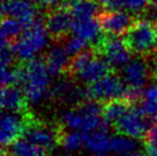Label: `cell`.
I'll return each instance as SVG.
<instances>
[{
    "instance_id": "obj_14",
    "label": "cell",
    "mask_w": 157,
    "mask_h": 156,
    "mask_svg": "<svg viewBox=\"0 0 157 156\" xmlns=\"http://www.w3.org/2000/svg\"><path fill=\"white\" fill-rule=\"evenodd\" d=\"M150 72L151 70L147 61L142 57H138L133 59L128 64L123 68V79L128 87L141 91V88L148 80Z\"/></svg>"
},
{
    "instance_id": "obj_31",
    "label": "cell",
    "mask_w": 157,
    "mask_h": 156,
    "mask_svg": "<svg viewBox=\"0 0 157 156\" xmlns=\"http://www.w3.org/2000/svg\"><path fill=\"white\" fill-rule=\"evenodd\" d=\"M33 4L39 5L41 7H46V8H51V7H54L59 5L60 2H63L64 0H31Z\"/></svg>"
},
{
    "instance_id": "obj_38",
    "label": "cell",
    "mask_w": 157,
    "mask_h": 156,
    "mask_svg": "<svg viewBox=\"0 0 157 156\" xmlns=\"http://www.w3.org/2000/svg\"><path fill=\"white\" fill-rule=\"evenodd\" d=\"M156 25H157V24H156Z\"/></svg>"
},
{
    "instance_id": "obj_32",
    "label": "cell",
    "mask_w": 157,
    "mask_h": 156,
    "mask_svg": "<svg viewBox=\"0 0 157 156\" xmlns=\"http://www.w3.org/2000/svg\"><path fill=\"white\" fill-rule=\"evenodd\" d=\"M150 70H151V74L153 76L157 79V54H154L153 53V59L150 61Z\"/></svg>"
},
{
    "instance_id": "obj_3",
    "label": "cell",
    "mask_w": 157,
    "mask_h": 156,
    "mask_svg": "<svg viewBox=\"0 0 157 156\" xmlns=\"http://www.w3.org/2000/svg\"><path fill=\"white\" fill-rule=\"evenodd\" d=\"M111 67L103 57H99L96 51H84L71 60L69 74L88 86L110 75Z\"/></svg>"
},
{
    "instance_id": "obj_1",
    "label": "cell",
    "mask_w": 157,
    "mask_h": 156,
    "mask_svg": "<svg viewBox=\"0 0 157 156\" xmlns=\"http://www.w3.org/2000/svg\"><path fill=\"white\" fill-rule=\"evenodd\" d=\"M60 122L67 130L88 133L95 130H109L103 118V107L94 100H85L72 109L62 111Z\"/></svg>"
},
{
    "instance_id": "obj_34",
    "label": "cell",
    "mask_w": 157,
    "mask_h": 156,
    "mask_svg": "<svg viewBox=\"0 0 157 156\" xmlns=\"http://www.w3.org/2000/svg\"><path fill=\"white\" fill-rule=\"evenodd\" d=\"M130 156H147V155H146V153H144V152H140V150H136V152L133 153V154H131Z\"/></svg>"
},
{
    "instance_id": "obj_8",
    "label": "cell",
    "mask_w": 157,
    "mask_h": 156,
    "mask_svg": "<svg viewBox=\"0 0 157 156\" xmlns=\"http://www.w3.org/2000/svg\"><path fill=\"white\" fill-rule=\"evenodd\" d=\"M95 51L103 55V59L113 69H123L133 60L131 48L127 46L124 39H119L118 37L105 38Z\"/></svg>"
},
{
    "instance_id": "obj_25",
    "label": "cell",
    "mask_w": 157,
    "mask_h": 156,
    "mask_svg": "<svg viewBox=\"0 0 157 156\" xmlns=\"http://www.w3.org/2000/svg\"><path fill=\"white\" fill-rule=\"evenodd\" d=\"M63 47L66 49V52L68 53V55L74 59L75 57L79 55L84 51H86L87 43L77 36H71L69 38H67L66 40H63Z\"/></svg>"
},
{
    "instance_id": "obj_16",
    "label": "cell",
    "mask_w": 157,
    "mask_h": 156,
    "mask_svg": "<svg viewBox=\"0 0 157 156\" xmlns=\"http://www.w3.org/2000/svg\"><path fill=\"white\" fill-rule=\"evenodd\" d=\"M44 60L52 77H56L59 75L69 71L71 60L63 46L55 45L51 47L46 53Z\"/></svg>"
},
{
    "instance_id": "obj_7",
    "label": "cell",
    "mask_w": 157,
    "mask_h": 156,
    "mask_svg": "<svg viewBox=\"0 0 157 156\" xmlns=\"http://www.w3.org/2000/svg\"><path fill=\"white\" fill-rule=\"evenodd\" d=\"M61 135L62 132L59 129L29 117L23 137L28 141L47 153L60 143Z\"/></svg>"
},
{
    "instance_id": "obj_10",
    "label": "cell",
    "mask_w": 157,
    "mask_h": 156,
    "mask_svg": "<svg viewBox=\"0 0 157 156\" xmlns=\"http://www.w3.org/2000/svg\"><path fill=\"white\" fill-rule=\"evenodd\" d=\"M99 23L102 31L110 37L126 35L135 23L133 15L125 10H105L99 14Z\"/></svg>"
},
{
    "instance_id": "obj_15",
    "label": "cell",
    "mask_w": 157,
    "mask_h": 156,
    "mask_svg": "<svg viewBox=\"0 0 157 156\" xmlns=\"http://www.w3.org/2000/svg\"><path fill=\"white\" fill-rule=\"evenodd\" d=\"M71 32L74 36L85 40L87 44H92L94 49L99 47L105 37L102 36V28H101L99 20L88 18V20H80V21L72 22Z\"/></svg>"
},
{
    "instance_id": "obj_12",
    "label": "cell",
    "mask_w": 157,
    "mask_h": 156,
    "mask_svg": "<svg viewBox=\"0 0 157 156\" xmlns=\"http://www.w3.org/2000/svg\"><path fill=\"white\" fill-rule=\"evenodd\" d=\"M74 18L68 12V9L63 6H60L57 8H53L48 12L45 21V26L48 35L53 39L56 40H63L68 35V32L71 31Z\"/></svg>"
},
{
    "instance_id": "obj_28",
    "label": "cell",
    "mask_w": 157,
    "mask_h": 156,
    "mask_svg": "<svg viewBox=\"0 0 157 156\" xmlns=\"http://www.w3.org/2000/svg\"><path fill=\"white\" fill-rule=\"evenodd\" d=\"M14 54L12 52L10 45H1V57H0V63L1 69L2 68H9L12 67L14 61Z\"/></svg>"
},
{
    "instance_id": "obj_27",
    "label": "cell",
    "mask_w": 157,
    "mask_h": 156,
    "mask_svg": "<svg viewBox=\"0 0 157 156\" xmlns=\"http://www.w3.org/2000/svg\"><path fill=\"white\" fill-rule=\"evenodd\" d=\"M150 0H124L123 10L128 12L131 14L142 13L148 7Z\"/></svg>"
},
{
    "instance_id": "obj_24",
    "label": "cell",
    "mask_w": 157,
    "mask_h": 156,
    "mask_svg": "<svg viewBox=\"0 0 157 156\" xmlns=\"http://www.w3.org/2000/svg\"><path fill=\"white\" fill-rule=\"evenodd\" d=\"M84 135L85 133L78 131L62 132L60 138V145L68 152H77L84 147Z\"/></svg>"
},
{
    "instance_id": "obj_2",
    "label": "cell",
    "mask_w": 157,
    "mask_h": 156,
    "mask_svg": "<svg viewBox=\"0 0 157 156\" xmlns=\"http://www.w3.org/2000/svg\"><path fill=\"white\" fill-rule=\"evenodd\" d=\"M51 74L47 64L43 59H35L21 68L22 91L25 94L28 102L40 103L51 93Z\"/></svg>"
},
{
    "instance_id": "obj_33",
    "label": "cell",
    "mask_w": 157,
    "mask_h": 156,
    "mask_svg": "<svg viewBox=\"0 0 157 156\" xmlns=\"http://www.w3.org/2000/svg\"><path fill=\"white\" fill-rule=\"evenodd\" d=\"M150 4H151L154 10H155V14L157 15V0H150Z\"/></svg>"
},
{
    "instance_id": "obj_26",
    "label": "cell",
    "mask_w": 157,
    "mask_h": 156,
    "mask_svg": "<svg viewBox=\"0 0 157 156\" xmlns=\"http://www.w3.org/2000/svg\"><path fill=\"white\" fill-rule=\"evenodd\" d=\"M21 82V68H2L1 69V85L2 87L16 86Z\"/></svg>"
},
{
    "instance_id": "obj_36",
    "label": "cell",
    "mask_w": 157,
    "mask_h": 156,
    "mask_svg": "<svg viewBox=\"0 0 157 156\" xmlns=\"http://www.w3.org/2000/svg\"><path fill=\"white\" fill-rule=\"evenodd\" d=\"M2 1H12V0H2Z\"/></svg>"
},
{
    "instance_id": "obj_19",
    "label": "cell",
    "mask_w": 157,
    "mask_h": 156,
    "mask_svg": "<svg viewBox=\"0 0 157 156\" xmlns=\"http://www.w3.org/2000/svg\"><path fill=\"white\" fill-rule=\"evenodd\" d=\"M1 108L8 113H23L26 109L28 100L22 88L17 86L2 87L1 91Z\"/></svg>"
},
{
    "instance_id": "obj_35",
    "label": "cell",
    "mask_w": 157,
    "mask_h": 156,
    "mask_svg": "<svg viewBox=\"0 0 157 156\" xmlns=\"http://www.w3.org/2000/svg\"><path fill=\"white\" fill-rule=\"evenodd\" d=\"M2 156H9V155H8V154H7V153H6V152H5V150H4V152H2Z\"/></svg>"
},
{
    "instance_id": "obj_37",
    "label": "cell",
    "mask_w": 157,
    "mask_h": 156,
    "mask_svg": "<svg viewBox=\"0 0 157 156\" xmlns=\"http://www.w3.org/2000/svg\"><path fill=\"white\" fill-rule=\"evenodd\" d=\"M98 156H108V155H105H105H98Z\"/></svg>"
},
{
    "instance_id": "obj_17",
    "label": "cell",
    "mask_w": 157,
    "mask_h": 156,
    "mask_svg": "<svg viewBox=\"0 0 157 156\" xmlns=\"http://www.w3.org/2000/svg\"><path fill=\"white\" fill-rule=\"evenodd\" d=\"M62 6L68 9L75 21L94 18L100 14V4L96 0H64Z\"/></svg>"
},
{
    "instance_id": "obj_30",
    "label": "cell",
    "mask_w": 157,
    "mask_h": 156,
    "mask_svg": "<svg viewBox=\"0 0 157 156\" xmlns=\"http://www.w3.org/2000/svg\"><path fill=\"white\" fill-rule=\"evenodd\" d=\"M144 142H146V145L154 146L157 148V124L150 126V129L144 137Z\"/></svg>"
},
{
    "instance_id": "obj_4",
    "label": "cell",
    "mask_w": 157,
    "mask_h": 156,
    "mask_svg": "<svg viewBox=\"0 0 157 156\" xmlns=\"http://www.w3.org/2000/svg\"><path fill=\"white\" fill-rule=\"evenodd\" d=\"M48 36L45 24L38 20L26 29L20 38L10 44L14 57L24 62L35 60L36 57L47 46Z\"/></svg>"
},
{
    "instance_id": "obj_11",
    "label": "cell",
    "mask_w": 157,
    "mask_h": 156,
    "mask_svg": "<svg viewBox=\"0 0 157 156\" xmlns=\"http://www.w3.org/2000/svg\"><path fill=\"white\" fill-rule=\"evenodd\" d=\"M29 116L21 113H7L1 117L0 124V142L2 147H9L24 135Z\"/></svg>"
},
{
    "instance_id": "obj_9",
    "label": "cell",
    "mask_w": 157,
    "mask_h": 156,
    "mask_svg": "<svg viewBox=\"0 0 157 156\" xmlns=\"http://www.w3.org/2000/svg\"><path fill=\"white\" fill-rule=\"evenodd\" d=\"M150 123L151 121L135 107L130 108L119 118V121L115 124V129L119 135L133 139H140L146 137L150 129Z\"/></svg>"
},
{
    "instance_id": "obj_13",
    "label": "cell",
    "mask_w": 157,
    "mask_h": 156,
    "mask_svg": "<svg viewBox=\"0 0 157 156\" xmlns=\"http://www.w3.org/2000/svg\"><path fill=\"white\" fill-rule=\"evenodd\" d=\"M1 13H2V18H13L20 20L28 26V29L35 22L38 21L37 9L31 0L2 1Z\"/></svg>"
},
{
    "instance_id": "obj_29",
    "label": "cell",
    "mask_w": 157,
    "mask_h": 156,
    "mask_svg": "<svg viewBox=\"0 0 157 156\" xmlns=\"http://www.w3.org/2000/svg\"><path fill=\"white\" fill-rule=\"evenodd\" d=\"M98 2L108 10H123L124 0H98Z\"/></svg>"
},
{
    "instance_id": "obj_21",
    "label": "cell",
    "mask_w": 157,
    "mask_h": 156,
    "mask_svg": "<svg viewBox=\"0 0 157 156\" xmlns=\"http://www.w3.org/2000/svg\"><path fill=\"white\" fill-rule=\"evenodd\" d=\"M131 108V102L125 99L113 100L107 102L103 107V118L108 124H116L119 118Z\"/></svg>"
},
{
    "instance_id": "obj_18",
    "label": "cell",
    "mask_w": 157,
    "mask_h": 156,
    "mask_svg": "<svg viewBox=\"0 0 157 156\" xmlns=\"http://www.w3.org/2000/svg\"><path fill=\"white\" fill-rule=\"evenodd\" d=\"M111 138L109 130H95L85 133L84 148L96 156L105 155L111 149Z\"/></svg>"
},
{
    "instance_id": "obj_20",
    "label": "cell",
    "mask_w": 157,
    "mask_h": 156,
    "mask_svg": "<svg viewBox=\"0 0 157 156\" xmlns=\"http://www.w3.org/2000/svg\"><path fill=\"white\" fill-rule=\"evenodd\" d=\"M28 26L17 18H2L1 22V45H10L24 33Z\"/></svg>"
},
{
    "instance_id": "obj_6",
    "label": "cell",
    "mask_w": 157,
    "mask_h": 156,
    "mask_svg": "<svg viewBox=\"0 0 157 156\" xmlns=\"http://www.w3.org/2000/svg\"><path fill=\"white\" fill-rule=\"evenodd\" d=\"M127 85L124 79L119 78L117 75L110 74L99 82L94 83L87 87L86 94L90 100L98 102H110L113 100L125 99L127 93Z\"/></svg>"
},
{
    "instance_id": "obj_5",
    "label": "cell",
    "mask_w": 157,
    "mask_h": 156,
    "mask_svg": "<svg viewBox=\"0 0 157 156\" xmlns=\"http://www.w3.org/2000/svg\"><path fill=\"white\" fill-rule=\"evenodd\" d=\"M124 40L132 52L140 57L153 54L157 46V25L149 20H138L127 31Z\"/></svg>"
},
{
    "instance_id": "obj_22",
    "label": "cell",
    "mask_w": 157,
    "mask_h": 156,
    "mask_svg": "<svg viewBox=\"0 0 157 156\" xmlns=\"http://www.w3.org/2000/svg\"><path fill=\"white\" fill-rule=\"evenodd\" d=\"M136 140L123 135H115L111 138V149L110 152L116 156H130L138 150Z\"/></svg>"
},
{
    "instance_id": "obj_23",
    "label": "cell",
    "mask_w": 157,
    "mask_h": 156,
    "mask_svg": "<svg viewBox=\"0 0 157 156\" xmlns=\"http://www.w3.org/2000/svg\"><path fill=\"white\" fill-rule=\"evenodd\" d=\"M9 156H46V152L26 139H18L7 149Z\"/></svg>"
}]
</instances>
